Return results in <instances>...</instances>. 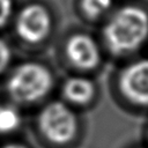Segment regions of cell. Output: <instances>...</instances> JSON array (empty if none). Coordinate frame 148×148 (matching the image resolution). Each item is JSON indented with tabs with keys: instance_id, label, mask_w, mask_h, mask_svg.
<instances>
[{
	"instance_id": "6da1fadb",
	"label": "cell",
	"mask_w": 148,
	"mask_h": 148,
	"mask_svg": "<svg viewBox=\"0 0 148 148\" xmlns=\"http://www.w3.org/2000/svg\"><path fill=\"white\" fill-rule=\"evenodd\" d=\"M148 37V14L140 7L125 6L110 20L105 38L114 53H126L138 49Z\"/></svg>"
},
{
	"instance_id": "30bf717a",
	"label": "cell",
	"mask_w": 148,
	"mask_h": 148,
	"mask_svg": "<svg viewBox=\"0 0 148 148\" xmlns=\"http://www.w3.org/2000/svg\"><path fill=\"white\" fill-rule=\"evenodd\" d=\"M13 12V0H0V27L5 25Z\"/></svg>"
},
{
	"instance_id": "5b68a950",
	"label": "cell",
	"mask_w": 148,
	"mask_h": 148,
	"mask_svg": "<svg viewBox=\"0 0 148 148\" xmlns=\"http://www.w3.org/2000/svg\"><path fill=\"white\" fill-rule=\"evenodd\" d=\"M120 89L133 103L148 105V60H140L124 69Z\"/></svg>"
},
{
	"instance_id": "8992f818",
	"label": "cell",
	"mask_w": 148,
	"mask_h": 148,
	"mask_svg": "<svg viewBox=\"0 0 148 148\" xmlns=\"http://www.w3.org/2000/svg\"><path fill=\"white\" fill-rule=\"evenodd\" d=\"M66 52L76 67L90 69L97 66L99 61V51L94 39L84 34H77L69 38L66 45Z\"/></svg>"
},
{
	"instance_id": "9c48e42d",
	"label": "cell",
	"mask_w": 148,
	"mask_h": 148,
	"mask_svg": "<svg viewBox=\"0 0 148 148\" xmlns=\"http://www.w3.org/2000/svg\"><path fill=\"white\" fill-rule=\"evenodd\" d=\"M112 6V0H81L83 12L90 17H97L108 12Z\"/></svg>"
},
{
	"instance_id": "8fae6325",
	"label": "cell",
	"mask_w": 148,
	"mask_h": 148,
	"mask_svg": "<svg viewBox=\"0 0 148 148\" xmlns=\"http://www.w3.org/2000/svg\"><path fill=\"white\" fill-rule=\"evenodd\" d=\"M10 58L12 53L8 45L2 39H0V73H2L3 69L7 67V65L10 61Z\"/></svg>"
},
{
	"instance_id": "7a4b0ae2",
	"label": "cell",
	"mask_w": 148,
	"mask_h": 148,
	"mask_svg": "<svg viewBox=\"0 0 148 148\" xmlns=\"http://www.w3.org/2000/svg\"><path fill=\"white\" fill-rule=\"evenodd\" d=\"M52 75L49 69L37 62L20 65L7 82L10 96L18 102H35L44 97L51 89Z\"/></svg>"
},
{
	"instance_id": "7c38bea8",
	"label": "cell",
	"mask_w": 148,
	"mask_h": 148,
	"mask_svg": "<svg viewBox=\"0 0 148 148\" xmlns=\"http://www.w3.org/2000/svg\"><path fill=\"white\" fill-rule=\"evenodd\" d=\"M2 148H25V147L22 145H18V143H9L7 146H3Z\"/></svg>"
},
{
	"instance_id": "ba28073f",
	"label": "cell",
	"mask_w": 148,
	"mask_h": 148,
	"mask_svg": "<svg viewBox=\"0 0 148 148\" xmlns=\"http://www.w3.org/2000/svg\"><path fill=\"white\" fill-rule=\"evenodd\" d=\"M21 124L20 112L10 105H0V133H10Z\"/></svg>"
},
{
	"instance_id": "3957f363",
	"label": "cell",
	"mask_w": 148,
	"mask_h": 148,
	"mask_svg": "<svg viewBox=\"0 0 148 148\" xmlns=\"http://www.w3.org/2000/svg\"><path fill=\"white\" fill-rule=\"evenodd\" d=\"M39 127L43 134L54 143L71 141L77 131V120L73 111L60 102L46 105L39 116Z\"/></svg>"
},
{
	"instance_id": "277c9868",
	"label": "cell",
	"mask_w": 148,
	"mask_h": 148,
	"mask_svg": "<svg viewBox=\"0 0 148 148\" xmlns=\"http://www.w3.org/2000/svg\"><path fill=\"white\" fill-rule=\"evenodd\" d=\"M51 16L40 5L32 3L24 7L16 20L18 36L28 43H38L50 32Z\"/></svg>"
},
{
	"instance_id": "52a82bcc",
	"label": "cell",
	"mask_w": 148,
	"mask_h": 148,
	"mask_svg": "<svg viewBox=\"0 0 148 148\" xmlns=\"http://www.w3.org/2000/svg\"><path fill=\"white\" fill-rule=\"evenodd\" d=\"M64 94L74 103L84 104L92 98L95 87L91 81L84 77H72L66 81L64 86Z\"/></svg>"
}]
</instances>
